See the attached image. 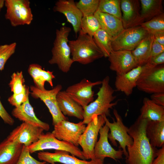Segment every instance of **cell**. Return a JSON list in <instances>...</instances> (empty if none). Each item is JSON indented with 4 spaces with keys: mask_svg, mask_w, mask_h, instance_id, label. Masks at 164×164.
<instances>
[{
    "mask_svg": "<svg viewBox=\"0 0 164 164\" xmlns=\"http://www.w3.org/2000/svg\"><path fill=\"white\" fill-rule=\"evenodd\" d=\"M147 120L139 116L128 128V133L133 140L127 147L126 164H152L158 150L152 147L146 137L145 128Z\"/></svg>",
    "mask_w": 164,
    "mask_h": 164,
    "instance_id": "1",
    "label": "cell"
},
{
    "mask_svg": "<svg viewBox=\"0 0 164 164\" xmlns=\"http://www.w3.org/2000/svg\"><path fill=\"white\" fill-rule=\"evenodd\" d=\"M110 77L106 76L101 81V86L97 93L96 99L83 108L84 118L82 122L87 124L94 115L110 116V109L117 104L118 101L112 102L117 96L114 95V90L110 84Z\"/></svg>",
    "mask_w": 164,
    "mask_h": 164,
    "instance_id": "2",
    "label": "cell"
},
{
    "mask_svg": "<svg viewBox=\"0 0 164 164\" xmlns=\"http://www.w3.org/2000/svg\"><path fill=\"white\" fill-rule=\"evenodd\" d=\"M77 39L69 41L72 59L83 65L91 63L104 57L93 38L80 31Z\"/></svg>",
    "mask_w": 164,
    "mask_h": 164,
    "instance_id": "3",
    "label": "cell"
},
{
    "mask_svg": "<svg viewBox=\"0 0 164 164\" xmlns=\"http://www.w3.org/2000/svg\"><path fill=\"white\" fill-rule=\"evenodd\" d=\"M71 28L63 26L56 32V37L51 50L52 56L48 62L56 64L60 70L67 73L74 62L70 57L71 52L69 45L68 36Z\"/></svg>",
    "mask_w": 164,
    "mask_h": 164,
    "instance_id": "4",
    "label": "cell"
},
{
    "mask_svg": "<svg viewBox=\"0 0 164 164\" xmlns=\"http://www.w3.org/2000/svg\"><path fill=\"white\" fill-rule=\"evenodd\" d=\"M136 84L140 91L153 94L164 93V66L163 64L149 68L144 65Z\"/></svg>",
    "mask_w": 164,
    "mask_h": 164,
    "instance_id": "5",
    "label": "cell"
},
{
    "mask_svg": "<svg viewBox=\"0 0 164 164\" xmlns=\"http://www.w3.org/2000/svg\"><path fill=\"white\" fill-rule=\"evenodd\" d=\"M30 153L46 149L67 151L80 159L85 160L82 151L78 147L68 142L57 139L52 132L43 133L38 140L28 147Z\"/></svg>",
    "mask_w": 164,
    "mask_h": 164,
    "instance_id": "6",
    "label": "cell"
},
{
    "mask_svg": "<svg viewBox=\"0 0 164 164\" xmlns=\"http://www.w3.org/2000/svg\"><path fill=\"white\" fill-rule=\"evenodd\" d=\"M29 0H5L6 19L9 21L11 26L29 25L33 19V15Z\"/></svg>",
    "mask_w": 164,
    "mask_h": 164,
    "instance_id": "7",
    "label": "cell"
},
{
    "mask_svg": "<svg viewBox=\"0 0 164 164\" xmlns=\"http://www.w3.org/2000/svg\"><path fill=\"white\" fill-rule=\"evenodd\" d=\"M105 124L104 115H94L80 136L78 143L82 148L83 154L85 160L96 159L94 154V149L97 141L99 130Z\"/></svg>",
    "mask_w": 164,
    "mask_h": 164,
    "instance_id": "8",
    "label": "cell"
},
{
    "mask_svg": "<svg viewBox=\"0 0 164 164\" xmlns=\"http://www.w3.org/2000/svg\"><path fill=\"white\" fill-rule=\"evenodd\" d=\"M113 114L116 121L113 119V122H110L107 117L104 115L105 124L108 127L110 132L108 133V138L113 145L117 146L116 141L119 144V148L122 149L125 159L128 156L126 147L131 146L133 143V140L128 133V128L124 124L121 117L116 109L113 110Z\"/></svg>",
    "mask_w": 164,
    "mask_h": 164,
    "instance_id": "9",
    "label": "cell"
},
{
    "mask_svg": "<svg viewBox=\"0 0 164 164\" xmlns=\"http://www.w3.org/2000/svg\"><path fill=\"white\" fill-rule=\"evenodd\" d=\"M62 88V85L60 84L50 90H40L34 86L30 87L32 96L36 99L39 98L48 108L52 116L53 126L62 121L68 119L60 111L56 99L57 94Z\"/></svg>",
    "mask_w": 164,
    "mask_h": 164,
    "instance_id": "10",
    "label": "cell"
},
{
    "mask_svg": "<svg viewBox=\"0 0 164 164\" xmlns=\"http://www.w3.org/2000/svg\"><path fill=\"white\" fill-rule=\"evenodd\" d=\"M149 33L140 26L124 29L112 39L113 51H132Z\"/></svg>",
    "mask_w": 164,
    "mask_h": 164,
    "instance_id": "11",
    "label": "cell"
},
{
    "mask_svg": "<svg viewBox=\"0 0 164 164\" xmlns=\"http://www.w3.org/2000/svg\"><path fill=\"white\" fill-rule=\"evenodd\" d=\"M52 133L58 139L70 143L76 146L79 145V138L86 126L82 121L77 123L67 120L62 121L54 126Z\"/></svg>",
    "mask_w": 164,
    "mask_h": 164,
    "instance_id": "12",
    "label": "cell"
},
{
    "mask_svg": "<svg viewBox=\"0 0 164 164\" xmlns=\"http://www.w3.org/2000/svg\"><path fill=\"white\" fill-rule=\"evenodd\" d=\"M101 84V81L92 82L84 78L79 82L69 86L65 91L71 98L83 108L94 100L93 87Z\"/></svg>",
    "mask_w": 164,
    "mask_h": 164,
    "instance_id": "13",
    "label": "cell"
},
{
    "mask_svg": "<svg viewBox=\"0 0 164 164\" xmlns=\"http://www.w3.org/2000/svg\"><path fill=\"white\" fill-rule=\"evenodd\" d=\"M44 131L41 128L23 122L10 133L7 138L28 147L38 140Z\"/></svg>",
    "mask_w": 164,
    "mask_h": 164,
    "instance_id": "14",
    "label": "cell"
},
{
    "mask_svg": "<svg viewBox=\"0 0 164 164\" xmlns=\"http://www.w3.org/2000/svg\"><path fill=\"white\" fill-rule=\"evenodd\" d=\"M109 131V128L105 124L99 130V138L94 149V154L96 159L104 161L105 158L109 157L116 161L122 158L123 152L121 149L115 150L108 142Z\"/></svg>",
    "mask_w": 164,
    "mask_h": 164,
    "instance_id": "15",
    "label": "cell"
},
{
    "mask_svg": "<svg viewBox=\"0 0 164 164\" xmlns=\"http://www.w3.org/2000/svg\"><path fill=\"white\" fill-rule=\"evenodd\" d=\"M37 157L40 160L51 164H56V162L63 164H104V162L100 159L87 161L79 159L63 150H56L53 153L40 152L37 154Z\"/></svg>",
    "mask_w": 164,
    "mask_h": 164,
    "instance_id": "16",
    "label": "cell"
},
{
    "mask_svg": "<svg viewBox=\"0 0 164 164\" xmlns=\"http://www.w3.org/2000/svg\"><path fill=\"white\" fill-rule=\"evenodd\" d=\"M108 57L109 68L116 75L124 74L138 66L131 51H113Z\"/></svg>",
    "mask_w": 164,
    "mask_h": 164,
    "instance_id": "17",
    "label": "cell"
},
{
    "mask_svg": "<svg viewBox=\"0 0 164 164\" xmlns=\"http://www.w3.org/2000/svg\"><path fill=\"white\" fill-rule=\"evenodd\" d=\"M53 10L65 15L67 21L72 25L76 35L80 32L83 15L73 0H59L56 2Z\"/></svg>",
    "mask_w": 164,
    "mask_h": 164,
    "instance_id": "18",
    "label": "cell"
},
{
    "mask_svg": "<svg viewBox=\"0 0 164 164\" xmlns=\"http://www.w3.org/2000/svg\"><path fill=\"white\" fill-rule=\"evenodd\" d=\"M120 7L124 29L138 26L141 10L139 0H121Z\"/></svg>",
    "mask_w": 164,
    "mask_h": 164,
    "instance_id": "19",
    "label": "cell"
},
{
    "mask_svg": "<svg viewBox=\"0 0 164 164\" xmlns=\"http://www.w3.org/2000/svg\"><path fill=\"white\" fill-rule=\"evenodd\" d=\"M12 115L20 121L33 126L41 128L48 131L50 125L42 121L36 116L33 108L29 103V98L19 107L15 108L12 112Z\"/></svg>",
    "mask_w": 164,
    "mask_h": 164,
    "instance_id": "20",
    "label": "cell"
},
{
    "mask_svg": "<svg viewBox=\"0 0 164 164\" xmlns=\"http://www.w3.org/2000/svg\"><path fill=\"white\" fill-rule=\"evenodd\" d=\"M143 67V66H138L126 73L117 75L114 83L116 90L123 92L127 96L131 94L134 88L136 87Z\"/></svg>",
    "mask_w": 164,
    "mask_h": 164,
    "instance_id": "21",
    "label": "cell"
},
{
    "mask_svg": "<svg viewBox=\"0 0 164 164\" xmlns=\"http://www.w3.org/2000/svg\"><path fill=\"white\" fill-rule=\"evenodd\" d=\"M56 99L59 109L64 116L83 119V107L71 98L65 91L59 92Z\"/></svg>",
    "mask_w": 164,
    "mask_h": 164,
    "instance_id": "22",
    "label": "cell"
},
{
    "mask_svg": "<svg viewBox=\"0 0 164 164\" xmlns=\"http://www.w3.org/2000/svg\"><path fill=\"white\" fill-rule=\"evenodd\" d=\"M94 15L98 21L101 29L112 39L124 29L121 21L113 15L97 11Z\"/></svg>",
    "mask_w": 164,
    "mask_h": 164,
    "instance_id": "23",
    "label": "cell"
},
{
    "mask_svg": "<svg viewBox=\"0 0 164 164\" xmlns=\"http://www.w3.org/2000/svg\"><path fill=\"white\" fill-rule=\"evenodd\" d=\"M23 145L7 138L0 143V164H15Z\"/></svg>",
    "mask_w": 164,
    "mask_h": 164,
    "instance_id": "24",
    "label": "cell"
},
{
    "mask_svg": "<svg viewBox=\"0 0 164 164\" xmlns=\"http://www.w3.org/2000/svg\"><path fill=\"white\" fill-rule=\"evenodd\" d=\"M141 10L138 26L163 13L162 0H140Z\"/></svg>",
    "mask_w": 164,
    "mask_h": 164,
    "instance_id": "25",
    "label": "cell"
},
{
    "mask_svg": "<svg viewBox=\"0 0 164 164\" xmlns=\"http://www.w3.org/2000/svg\"><path fill=\"white\" fill-rule=\"evenodd\" d=\"M145 134L151 145L154 148L164 146V121H147Z\"/></svg>",
    "mask_w": 164,
    "mask_h": 164,
    "instance_id": "26",
    "label": "cell"
},
{
    "mask_svg": "<svg viewBox=\"0 0 164 164\" xmlns=\"http://www.w3.org/2000/svg\"><path fill=\"white\" fill-rule=\"evenodd\" d=\"M28 72L32 78L36 87L42 90L45 89L44 84L46 82L53 87V80L55 78V76L53 71H46L39 64L32 63L29 65Z\"/></svg>",
    "mask_w": 164,
    "mask_h": 164,
    "instance_id": "27",
    "label": "cell"
},
{
    "mask_svg": "<svg viewBox=\"0 0 164 164\" xmlns=\"http://www.w3.org/2000/svg\"><path fill=\"white\" fill-rule=\"evenodd\" d=\"M139 116L149 121H164V107L157 105L146 97L144 98Z\"/></svg>",
    "mask_w": 164,
    "mask_h": 164,
    "instance_id": "28",
    "label": "cell"
},
{
    "mask_svg": "<svg viewBox=\"0 0 164 164\" xmlns=\"http://www.w3.org/2000/svg\"><path fill=\"white\" fill-rule=\"evenodd\" d=\"M154 39L153 35L149 33L131 51L138 66L144 65L150 58Z\"/></svg>",
    "mask_w": 164,
    "mask_h": 164,
    "instance_id": "29",
    "label": "cell"
},
{
    "mask_svg": "<svg viewBox=\"0 0 164 164\" xmlns=\"http://www.w3.org/2000/svg\"><path fill=\"white\" fill-rule=\"evenodd\" d=\"M93 38L97 46L103 53L104 57H108L113 51L111 37L101 29L95 34Z\"/></svg>",
    "mask_w": 164,
    "mask_h": 164,
    "instance_id": "30",
    "label": "cell"
},
{
    "mask_svg": "<svg viewBox=\"0 0 164 164\" xmlns=\"http://www.w3.org/2000/svg\"><path fill=\"white\" fill-rule=\"evenodd\" d=\"M121 0H100L97 11L108 13L121 20Z\"/></svg>",
    "mask_w": 164,
    "mask_h": 164,
    "instance_id": "31",
    "label": "cell"
},
{
    "mask_svg": "<svg viewBox=\"0 0 164 164\" xmlns=\"http://www.w3.org/2000/svg\"><path fill=\"white\" fill-rule=\"evenodd\" d=\"M101 29L99 23L94 15L83 17L81 22V30L83 33L93 37Z\"/></svg>",
    "mask_w": 164,
    "mask_h": 164,
    "instance_id": "32",
    "label": "cell"
},
{
    "mask_svg": "<svg viewBox=\"0 0 164 164\" xmlns=\"http://www.w3.org/2000/svg\"><path fill=\"white\" fill-rule=\"evenodd\" d=\"M149 33L164 32V13L157 16L150 20L139 25Z\"/></svg>",
    "mask_w": 164,
    "mask_h": 164,
    "instance_id": "33",
    "label": "cell"
},
{
    "mask_svg": "<svg viewBox=\"0 0 164 164\" xmlns=\"http://www.w3.org/2000/svg\"><path fill=\"white\" fill-rule=\"evenodd\" d=\"M11 78L9 86L13 94H19L26 91L27 87L24 84L25 80L22 71L14 73Z\"/></svg>",
    "mask_w": 164,
    "mask_h": 164,
    "instance_id": "34",
    "label": "cell"
},
{
    "mask_svg": "<svg viewBox=\"0 0 164 164\" xmlns=\"http://www.w3.org/2000/svg\"><path fill=\"white\" fill-rule=\"evenodd\" d=\"M100 0H80L76 3L83 17L94 15L97 11Z\"/></svg>",
    "mask_w": 164,
    "mask_h": 164,
    "instance_id": "35",
    "label": "cell"
},
{
    "mask_svg": "<svg viewBox=\"0 0 164 164\" xmlns=\"http://www.w3.org/2000/svg\"><path fill=\"white\" fill-rule=\"evenodd\" d=\"M16 46L15 42L0 45V71L4 69L6 62L15 53Z\"/></svg>",
    "mask_w": 164,
    "mask_h": 164,
    "instance_id": "36",
    "label": "cell"
},
{
    "mask_svg": "<svg viewBox=\"0 0 164 164\" xmlns=\"http://www.w3.org/2000/svg\"><path fill=\"white\" fill-rule=\"evenodd\" d=\"M45 161H38L31 156L28 147L23 145L22 151L15 164H45Z\"/></svg>",
    "mask_w": 164,
    "mask_h": 164,
    "instance_id": "37",
    "label": "cell"
},
{
    "mask_svg": "<svg viewBox=\"0 0 164 164\" xmlns=\"http://www.w3.org/2000/svg\"><path fill=\"white\" fill-rule=\"evenodd\" d=\"M29 87H28L25 92L17 94H13L9 97L8 101L15 108L19 107L27 101L29 98Z\"/></svg>",
    "mask_w": 164,
    "mask_h": 164,
    "instance_id": "38",
    "label": "cell"
},
{
    "mask_svg": "<svg viewBox=\"0 0 164 164\" xmlns=\"http://www.w3.org/2000/svg\"><path fill=\"white\" fill-rule=\"evenodd\" d=\"M164 63V52L158 55L150 57L147 63L144 66L146 67L151 68Z\"/></svg>",
    "mask_w": 164,
    "mask_h": 164,
    "instance_id": "39",
    "label": "cell"
},
{
    "mask_svg": "<svg viewBox=\"0 0 164 164\" xmlns=\"http://www.w3.org/2000/svg\"><path fill=\"white\" fill-rule=\"evenodd\" d=\"M0 117L5 123L11 125L14 124V120L5 110L0 100Z\"/></svg>",
    "mask_w": 164,
    "mask_h": 164,
    "instance_id": "40",
    "label": "cell"
},
{
    "mask_svg": "<svg viewBox=\"0 0 164 164\" xmlns=\"http://www.w3.org/2000/svg\"><path fill=\"white\" fill-rule=\"evenodd\" d=\"M163 52H164V46L158 43L154 39L152 46L150 57L158 55Z\"/></svg>",
    "mask_w": 164,
    "mask_h": 164,
    "instance_id": "41",
    "label": "cell"
},
{
    "mask_svg": "<svg viewBox=\"0 0 164 164\" xmlns=\"http://www.w3.org/2000/svg\"><path fill=\"white\" fill-rule=\"evenodd\" d=\"M150 99L155 104L164 107V93H157L152 94Z\"/></svg>",
    "mask_w": 164,
    "mask_h": 164,
    "instance_id": "42",
    "label": "cell"
},
{
    "mask_svg": "<svg viewBox=\"0 0 164 164\" xmlns=\"http://www.w3.org/2000/svg\"><path fill=\"white\" fill-rule=\"evenodd\" d=\"M152 164H164V146L157 150L156 158Z\"/></svg>",
    "mask_w": 164,
    "mask_h": 164,
    "instance_id": "43",
    "label": "cell"
},
{
    "mask_svg": "<svg viewBox=\"0 0 164 164\" xmlns=\"http://www.w3.org/2000/svg\"><path fill=\"white\" fill-rule=\"evenodd\" d=\"M154 39L160 44L164 46V32L156 33L153 34Z\"/></svg>",
    "mask_w": 164,
    "mask_h": 164,
    "instance_id": "44",
    "label": "cell"
},
{
    "mask_svg": "<svg viewBox=\"0 0 164 164\" xmlns=\"http://www.w3.org/2000/svg\"><path fill=\"white\" fill-rule=\"evenodd\" d=\"M5 0H0V11L4 5Z\"/></svg>",
    "mask_w": 164,
    "mask_h": 164,
    "instance_id": "45",
    "label": "cell"
},
{
    "mask_svg": "<svg viewBox=\"0 0 164 164\" xmlns=\"http://www.w3.org/2000/svg\"><path fill=\"white\" fill-rule=\"evenodd\" d=\"M45 164H49V163L46 162Z\"/></svg>",
    "mask_w": 164,
    "mask_h": 164,
    "instance_id": "46",
    "label": "cell"
},
{
    "mask_svg": "<svg viewBox=\"0 0 164 164\" xmlns=\"http://www.w3.org/2000/svg\"><path fill=\"white\" fill-rule=\"evenodd\" d=\"M111 164V163H108V164Z\"/></svg>",
    "mask_w": 164,
    "mask_h": 164,
    "instance_id": "47",
    "label": "cell"
},
{
    "mask_svg": "<svg viewBox=\"0 0 164 164\" xmlns=\"http://www.w3.org/2000/svg\"></svg>",
    "mask_w": 164,
    "mask_h": 164,
    "instance_id": "48",
    "label": "cell"
}]
</instances>
